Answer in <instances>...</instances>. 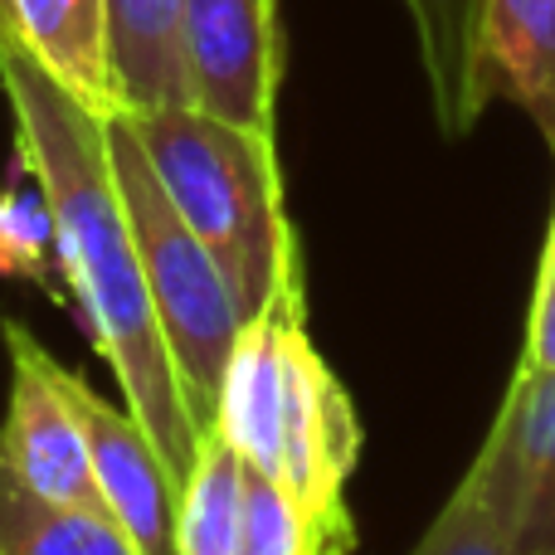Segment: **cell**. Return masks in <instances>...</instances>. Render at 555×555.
I'll list each match as a JSON object with an SVG mask.
<instances>
[{
	"label": "cell",
	"mask_w": 555,
	"mask_h": 555,
	"mask_svg": "<svg viewBox=\"0 0 555 555\" xmlns=\"http://www.w3.org/2000/svg\"><path fill=\"white\" fill-rule=\"evenodd\" d=\"M0 93L15 117L20 162L54 215L59 269L74 287L88 336L113 365L122 404L152 434L181 492L201 453V429L185 410L181 375L152 307L127 195L107 152V113L68 93L5 20H0Z\"/></svg>",
	"instance_id": "6da1fadb"
},
{
	"label": "cell",
	"mask_w": 555,
	"mask_h": 555,
	"mask_svg": "<svg viewBox=\"0 0 555 555\" xmlns=\"http://www.w3.org/2000/svg\"><path fill=\"white\" fill-rule=\"evenodd\" d=\"M152 156L171 205L230 278L244 322L263 312L287 278L302 273L283 210L273 137L234 127L195 103L122 113Z\"/></svg>",
	"instance_id": "7a4b0ae2"
},
{
	"label": "cell",
	"mask_w": 555,
	"mask_h": 555,
	"mask_svg": "<svg viewBox=\"0 0 555 555\" xmlns=\"http://www.w3.org/2000/svg\"><path fill=\"white\" fill-rule=\"evenodd\" d=\"M107 152H113L117 185L127 195V215H132L137 249H142V273L152 287L156 317H162L166 346H171L176 375H181L185 410H191L195 429L205 439L215 429V414H220L230 356L249 322H244L240 302L230 293V278L205 249L201 234L181 220L152 156L142 152L122 113L107 117Z\"/></svg>",
	"instance_id": "3957f363"
},
{
	"label": "cell",
	"mask_w": 555,
	"mask_h": 555,
	"mask_svg": "<svg viewBox=\"0 0 555 555\" xmlns=\"http://www.w3.org/2000/svg\"><path fill=\"white\" fill-rule=\"evenodd\" d=\"M361 453V424H356L351 395L317 356L307 336L302 307L287 322L283 341V468L278 482L297 498L312 527L336 551H351V512H346V478Z\"/></svg>",
	"instance_id": "277c9868"
},
{
	"label": "cell",
	"mask_w": 555,
	"mask_h": 555,
	"mask_svg": "<svg viewBox=\"0 0 555 555\" xmlns=\"http://www.w3.org/2000/svg\"><path fill=\"white\" fill-rule=\"evenodd\" d=\"M459 492L527 555H555V371L517 365Z\"/></svg>",
	"instance_id": "5b68a950"
},
{
	"label": "cell",
	"mask_w": 555,
	"mask_h": 555,
	"mask_svg": "<svg viewBox=\"0 0 555 555\" xmlns=\"http://www.w3.org/2000/svg\"><path fill=\"white\" fill-rule=\"evenodd\" d=\"M5 356H10V404L0 424V459L29 492L59 502V507L107 512L103 488L93 473L88 429L74 404V371L54 361L35 332L5 322Z\"/></svg>",
	"instance_id": "8992f818"
},
{
	"label": "cell",
	"mask_w": 555,
	"mask_h": 555,
	"mask_svg": "<svg viewBox=\"0 0 555 555\" xmlns=\"http://www.w3.org/2000/svg\"><path fill=\"white\" fill-rule=\"evenodd\" d=\"M181 39L191 103L234 127L273 137L283 83L278 0H181Z\"/></svg>",
	"instance_id": "52a82bcc"
},
{
	"label": "cell",
	"mask_w": 555,
	"mask_h": 555,
	"mask_svg": "<svg viewBox=\"0 0 555 555\" xmlns=\"http://www.w3.org/2000/svg\"><path fill=\"white\" fill-rule=\"evenodd\" d=\"M78 404V420L88 429V449H93V473L103 488L107 517L142 546V555H176V492L171 473H166L162 453H156L152 434L137 424L127 404H107L88 380H68Z\"/></svg>",
	"instance_id": "ba28073f"
},
{
	"label": "cell",
	"mask_w": 555,
	"mask_h": 555,
	"mask_svg": "<svg viewBox=\"0 0 555 555\" xmlns=\"http://www.w3.org/2000/svg\"><path fill=\"white\" fill-rule=\"evenodd\" d=\"M478 83L537 122L555 162V0H482Z\"/></svg>",
	"instance_id": "9c48e42d"
},
{
	"label": "cell",
	"mask_w": 555,
	"mask_h": 555,
	"mask_svg": "<svg viewBox=\"0 0 555 555\" xmlns=\"http://www.w3.org/2000/svg\"><path fill=\"white\" fill-rule=\"evenodd\" d=\"M117 113L191 103V68L181 39V0H103Z\"/></svg>",
	"instance_id": "30bf717a"
},
{
	"label": "cell",
	"mask_w": 555,
	"mask_h": 555,
	"mask_svg": "<svg viewBox=\"0 0 555 555\" xmlns=\"http://www.w3.org/2000/svg\"><path fill=\"white\" fill-rule=\"evenodd\" d=\"M10 29L29 44V54L88 107L113 117L117 83L107 59V10L103 0H5L0 10Z\"/></svg>",
	"instance_id": "8fae6325"
},
{
	"label": "cell",
	"mask_w": 555,
	"mask_h": 555,
	"mask_svg": "<svg viewBox=\"0 0 555 555\" xmlns=\"http://www.w3.org/2000/svg\"><path fill=\"white\" fill-rule=\"evenodd\" d=\"M400 5L410 15L414 44H420L434 122L443 137H468L488 107L478 83L482 0H400Z\"/></svg>",
	"instance_id": "7c38bea8"
},
{
	"label": "cell",
	"mask_w": 555,
	"mask_h": 555,
	"mask_svg": "<svg viewBox=\"0 0 555 555\" xmlns=\"http://www.w3.org/2000/svg\"><path fill=\"white\" fill-rule=\"evenodd\" d=\"M0 555H142L107 512L59 507L29 492L0 459Z\"/></svg>",
	"instance_id": "4fadbf2b"
},
{
	"label": "cell",
	"mask_w": 555,
	"mask_h": 555,
	"mask_svg": "<svg viewBox=\"0 0 555 555\" xmlns=\"http://www.w3.org/2000/svg\"><path fill=\"white\" fill-rule=\"evenodd\" d=\"M244 459L224 434H205L176 507V555H240Z\"/></svg>",
	"instance_id": "5bb4252c"
},
{
	"label": "cell",
	"mask_w": 555,
	"mask_h": 555,
	"mask_svg": "<svg viewBox=\"0 0 555 555\" xmlns=\"http://www.w3.org/2000/svg\"><path fill=\"white\" fill-rule=\"evenodd\" d=\"M240 555H341L312 527L297 498L269 473L244 463V537Z\"/></svg>",
	"instance_id": "9a60e30c"
},
{
	"label": "cell",
	"mask_w": 555,
	"mask_h": 555,
	"mask_svg": "<svg viewBox=\"0 0 555 555\" xmlns=\"http://www.w3.org/2000/svg\"><path fill=\"white\" fill-rule=\"evenodd\" d=\"M49 259H59L54 215H49L39 185L35 191L0 195V273L49 287Z\"/></svg>",
	"instance_id": "2e32d148"
},
{
	"label": "cell",
	"mask_w": 555,
	"mask_h": 555,
	"mask_svg": "<svg viewBox=\"0 0 555 555\" xmlns=\"http://www.w3.org/2000/svg\"><path fill=\"white\" fill-rule=\"evenodd\" d=\"M410 555H527L521 546H512L459 488L443 502V512L434 517V527L420 537V546Z\"/></svg>",
	"instance_id": "e0dca14e"
},
{
	"label": "cell",
	"mask_w": 555,
	"mask_h": 555,
	"mask_svg": "<svg viewBox=\"0 0 555 555\" xmlns=\"http://www.w3.org/2000/svg\"><path fill=\"white\" fill-rule=\"evenodd\" d=\"M517 365H527V371H555V215H551L546 254H541V273H537V302H531L527 346H521Z\"/></svg>",
	"instance_id": "ac0fdd59"
},
{
	"label": "cell",
	"mask_w": 555,
	"mask_h": 555,
	"mask_svg": "<svg viewBox=\"0 0 555 555\" xmlns=\"http://www.w3.org/2000/svg\"><path fill=\"white\" fill-rule=\"evenodd\" d=\"M0 10H5V0H0Z\"/></svg>",
	"instance_id": "d6986e66"
}]
</instances>
